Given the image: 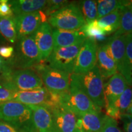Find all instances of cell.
I'll use <instances>...</instances> for the list:
<instances>
[{"label":"cell","instance_id":"24","mask_svg":"<svg viewBox=\"0 0 132 132\" xmlns=\"http://www.w3.org/2000/svg\"><path fill=\"white\" fill-rule=\"evenodd\" d=\"M120 26L119 29L114 34L118 36L125 35L132 32V12L126 6L120 9Z\"/></svg>","mask_w":132,"mask_h":132},{"label":"cell","instance_id":"30","mask_svg":"<svg viewBox=\"0 0 132 132\" xmlns=\"http://www.w3.org/2000/svg\"><path fill=\"white\" fill-rule=\"evenodd\" d=\"M120 120L122 122L125 132H132V115L123 114L120 116Z\"/></svg>","mask_w":132,"mask_h":132},{"label":"cell","instance_id":"15","mask_svg":"<svg viewBox=\"0 0 132 132\" xmlns=\"http://www.w3.org/2000/svg\"><path fill=\"white\" fill-rule=\"evenodd\" d=\"M97 63L103 80L111 78L118 73L116 65L108 52L105 42L97 45Z\"/></svg>","mask_w":132,"mask_h":132},{"label":"cell","instance_id":"27","mask_svg":"<svg viewBox=\"0 0 132 132\" xmlns=\"http://www.w3.org/2000/svg\"><path fill=\"white\" fill-rule=\"evenodd\" d=\"M12 16H14V14L9 1L0 0V16L5 17Z\"/></svg>","mask_w":132,"mask_h":132},{"label":"cell","instance_id":"32","mask_svg":"<svg viewBox=\"0 0 132 132\" xmlns=\"http://www.w3.org/2000/svg\"><path fill=\"white\" fill-rule=\"evenodd\" d=\"M14 53V48L12 46H0V56L9 59L12 56Z\"/></svg>","mask_w":132,"mask_h":132},{"label":"cell","instance_id":"34","mask_svg":"<svg viewBox=\"0 0 132 132\" xmlns=\"http://www.w3.org/2000/svg\"><path fill=\"white\" fill-rule=\"evenodd\" d=\"M4 65H5L4 61L3 60L2 62H1V63H0V75H1V74L2 73L3 71V70H4Z\"/></svg>","mask_w":132,"mask_h":132},{"label":"cell","instance_id":"37","mask_svg":"<svg viewBox=\"0 0 132 132\" xmlns=\"http://www.w3.org/2000/svg\"><path fill=\"white\" fill-rule=\"evenodd\" d=\"M3 59L2 58H1V57H0V63H1V62H2V61H3Z\"/></svg>","mask_w":132,"mask_h":132},{"label":"cell","instance_id":"14","mask_svg":"<svg viewBox=\"0 0 132 132\" xmlns=\"http://www.w3.org/2000/svg\"><path fill=\"white\" fill-rule=\"evenodd\" d=\"M53 49L70 47L82 44L86 37L81 30L70 31L64 29H53Z\"/></svg>","mask_w":132,"mask_h":132},{"label":"cell","instance_id":"31","mask_svg":"<svg viewBox=\"0 0 132 132\" xmlns=\"http://www.w3.org/2000/svg\"><path fill=\"white\" fill-rule=\"evenodd\" d=\"M0 132H27L25 130L19 129L9 123L0 120Z\"/></svg>","mask_w":132,"mask_h":132},{"label":"cell","instance_id":"12","mask_svg":"<svg viewBox=\"0 0 132 132\" xmlns=\"http://www.w3.org/2000/svg\"><path fill=\"white\" fill-rule=\"evenodd\" d=\"M40 52L42 61L47 59L53 50V29L48 22L42 23L32 34Z\"/></svg>","mask_w":132,"mask_h":132},{"label":"cell","instance_id":"22","mask_svg":"<svg viewBox=\"0 0 132 132\" xmlns=\"http://www.w3.org/2000/svg\"><path fill=\"white\" fill-rule=\"evenodd\" d=\"M87 39H91L96 43L105 42L108 39L106 34L98 27L97 20L86 23L80 29Z\"/></svg>","mask_w":132,"mask_h":132},{"label":"cell","instance_id":"11","mask_svg":"<svg viewBox=\"0 0 132 132\" xmlns=\"http://www.w3.org/2000/svg\"><path fill=\"white\" fill-rule=\"evenodd\" d=\"M53 132H80L77 127V116L62 105L50 110Z\"/></svg>","mask_w":132,"mask_h":132},{"label":"cell","instance_id":"2","mask_svg":"<svg viewBox=\"0 0 132 132\" xmlns=\"http://www.w3.org/2000/svg\"><path fill=\"white\" fill-rule=\"evenodd\" d=\"M14 54L6 61L12 69H30L42 62L39 49L32 35L18 39Z\"/></svg>","mask_w":132,"mask_h":132},{"label":"cell","instance_id":"10","mask_svg":"<svg viewBox=\"0 0 132 132\" xmlns=\"http://www.w3.org/2000/svg\"><path fill=\"white\" fill-rule=\"evenodd\" d=\"M97 43L86 38L81 46L73 73L82 74L91 70L97 65Z\"/></svg>","mask_w":132,"mask_h":132},{"label":"cell","instance_id":"16","mask_svg":"<svg viewBox=\"0 0 132 132\" xmlns=\"http://www.w3.org/2000/svg\"><path fill=\"white\" fill-rule=\"evenodd\" d=\"M32 111V120L36 132H53L52 112L44 106H29Z\"/></svg>","mask_w":132,"mask_h":132},{"label":"cell","instance_id":"17","mask_svg":"<svg viewBox=\"0 0 132 132\" xmlns=\"http://www.w3.org/2000/svg\"><path fill=\"white\" fill-rule=\"evenodd\" d=\"M104 116L100 112L81 114L77 116V127L80 132H100Z\"/></svg>","mask_w":132,"mask_h":132},{"label":"cell","instance_id":"28","mask_svg":"<svg viewBox=\"0 0 132 132\" xmlns=\"http://www.w3.org/2000/svg\"><path fill=\"white\" fill-rule=\"evenodd\" d=\"M15 92L0 85V102L13 101Z\"/></svg>","mask_w":132,"mask_h":132},{"label":"cell","instance_id":"9","mask_svg":"<svg viewBox=\"0 0 132 132\" xmlns=\"http://www.w3.org/2000/svg\"><path fill=\"white\" fill-rule=\"evenodd\" d=\"M17 40L31 36L39 26L47 22L48 17L43 11L14 15Z\"/></svg>","mask_w":132,"mask_h":132},{"label":"cell","instance_id":"3","mask_svg":"<svg viewBox=\"0 0 132 132\" xmlns=\"http://www.w3.org/2000/svg\"><path fill=\"white\" fill-rule=\"evenodd\" d=\"M0 120L27 132H36L28 105L15 101L0 102Z\"/></svg>","mask_w":132,"mask_h":132},{"label":"cell","instance_id":"13","mask_svg":"<svg viewBox=\"0 0 132 132\" xmlns=\"http://www.w3.org/2000/svg\"><path fill=\"white\" fill-rule=\"evenodd\" d=\"M128 86L124 77L119 72L110 78L104 84L105 106L113 105Z\"/></svg>","mask_w":132,"mask_h":132},{"label":"cell","instance_id":"25","mask_svg":"<svg viewBox=\"0 0 132 132\" xmlns=\"http://www.w3.org/2000/svg\"><path fill=\"white\" fill-rule=\"evenodd\" d=\"M69 1H64V0H50L47 1L46 6L44 8V12L48 18L51 15L53 14L61 8L64 7L66 4H68Z\"/></svg>","mask_w":132,"mask_h":132},{"label":"cell","instance_id":"29","mask_svg":"<svg viewBox=\"0 0 132 132\" xmlns=\"http://www.w3.org/2000/svg\"><path fill=\"white\" fill-rule=\"evenodd\" d=\"M125 52L132 67V32L125 34Z\"/></svg>","mask_w":132,"mask_h":132},{"label":"cell","instance_id":"8","mask_svg":"<svg viewBox=\"0 0 132 132\" xmlns=\"http://www.w3.org/2000/svg\"><path fill=\"white\" fill-rule=\"evenodd\" d=\"M82 44L53 49L45 60L47 65L51 68L72 74L73 72L76 60Z\"/></svg>","mask_w":132,"mask_h":132},{"label":"cell","instance_id":"23","mask_svg":"<svg viewBox=\"0 0 132 132\" xmlns=\"http://www.w3.org/2000/svg\"><path fill=\"white\" fill-rule=\"evenodd\" d=\"M78 5L86 23L97 20V1L92 0L80 1Z\"/></svg>","mask_w":132,"mask_h":132},{"label":"cell","instance_id":"5","mask_svg":"<svg viewBox=\"0 0 132 132\" xmlns=\"http://www.w3.org/2000/svg\"><path fill=\"white\" fill-rule=\"evenodd\" d=\"M61 105L69 109L77 116L87 113H100L81 89L70 80L69 91L62 93Z\"/></svg>","mask_w":132,"mask_h":132},{"label":"cell","instance_id":"7","mask_svg":"<svg viewBox=\"0 0 132 132\" xmlns=\"http://www.w3.org/2000/svg\"><path fill=\"white\" fill-rule=\"evenodd\" d=\"M49 91L62 93L69 91L70 74L50 67L42 62L32 67Z\"/></svg>","mask_w":132,"mask_h":132},{"label":"cell","instance_id":"1","mask_svg":"<svg viewBox=\"0 0 132 132\" xmlns=\"http://www.w3.org/2000/svg\"><path fill=\"white\" fill-rule=\"evenodd\" d=\"M70 80L73 81L88 96L95 107L101 111L105 106L104 83L97 65L86 73L70 74Z\"/></svg>","mask_w":132,"mask_h":132},{"label":"cell","instance_id":"4","mask_svg":"<svg viewBox=\"0 0 132 132\" xmlns=\"http://www.w3.org/2000/svg\"><path fill=\"white\" fill-rule=\"evenodd\" d=\"M50 25L55 29L80 30L86 24L78 3H69L48 18Z\"/></svg>","mask_w":132,"mask_h":132},{"label":"cell","instance_id":"26","mask_svg":"<svg viewBox=\"0 0 132 132\" xmlns=\"http://www.w3.org/2000/svg\"><path fill=\"white\" fill-rule=\"evenodd\" d=\"M100 132H123L118 125V122L110 117L105 115Z\"/></svg>","mask_w":132,"mask_h":132},{"label":"cell","instance_id":"19","mask_svg":"<svg viewBox=\"0 0 132 132\" xmlns=\"http://www.w3.org/2000/svg\"><path fill=\"white\" fill-rule=\"evenodd\" d=\"M120 16L121 14L120 10H117L97 19V24L106 36L110 35L114 33L119 28Z\"/></svg>","mask_w":132,"mask_h":132},{"label":"cell","instance_id":"20","mask_svg":"<svg viewBox=\"0 0 132 132\" xmlns=\"http://www.w3.org/2000/svg\"><path fill=\"white\" fill-rule=\"evenodd\" d=\"M0 33L6 40L15 43L17 40L14 15L12 16H0Z\"/></svg>","mask_w":132,"mask_h":132},{"label":"cell","instance_id":"18","mask_svg":"<svg viewBox=\"0 0 132 132\" xmlns=\"http://www.w3.org/2000/svg\"><path fill=\"white\" fill-rule=\"evenodd\" d=\"M14 15L42 11L46 6L45 0H14L9 1Z\"/></svg>","mask_w":132,"mask_h":132},{"label":"cell","instance_id":"21","mask_svg":"<svg viewBox=\"0 0 132 132\" xmlns=\"http://www.w3.org/2000/svg\"><path fill=\"white\" fill-rule=\"evenodd\" d=\"M129 1L120 0H99L97 1V20L106 15L110 13L120 10L126 6Z\"/></svg>","mask_w":132,"mask_h":132},{"label":"cell","instance_id":"6","mask_svg":"<svg viewBox=\"0 0 132 132\" xmlns=\"http://www.w3.org/2000/svg\"><path fill=\"white\" fill-rule=\"evenodd\" d=\"M125 35L114 34L108 38L105 43L119 73L124 77L128 85L132 86V67L125 52Z\"/></svg>","mask_w":132,"mask_h":132},{"label":"cell","instance_id":"35","mask_svg":"<svg viewBox=\"0 0 132 132\" xmlns=\"http://www.w3.org/2000/svg\"><path fill=\"white\" fill-rule=\"evenodd\" d=\"M126 7L128 8V9L132 12V1H128L127 4L126 5Z\"/></svg>","mask_w":132,"mask_h":132},{"label":"cell","instance_id":"33","mask_svg":"<svg viewBox=\"0 0 132 132\" xmlns=\"http://www.w3.org/2000/svg\"><path fill=\"white\" fill-rule=\"evenodd\" d=\"M126 114H128L132 115V99H131V103H130L129 107H128L127 110Z\"/></svg>","mask_w":132,"mask_h":132},{"label":"cell","instance_id":"36","mask_svg":"<svg viewBox=\"0 0 132 132\" xmlns=\"http://www.w3.org/2000/svg\"><path fill=\"white\" fill-rule=\"evenodd\" d=\"M5 39H4V38L3 37V36H1V33H0V44H3V43H4L5 42Z\"/></svg>","mask_w":132,"mask_h":132}]
</instances>
